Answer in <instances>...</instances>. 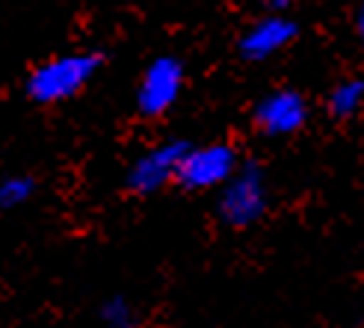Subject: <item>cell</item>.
I'll return each mask as SVG.
<instances>
[{
    "label": "cell",
    "mask_w": 364,
    "mask_h": 328,
    "mask_svg": "<svg viewBox=\"0 0 364 328\" xmlns=\"http://www.w3.org/2000/svg\"><path fill=\"white\" fill-rule=\"evenodd\" d=\"M104 53L101 50H71V53H57L45 62L36 65L27 80H24V95L39 104V106H53L77 98L83 89L98 77L104 68Z\"/></svg>",
    "instance_id": "obj_1"
},
{
    "label": "cell",
    "mask_w": 364,
    "mask_h": 328,
    "mask_svg": "<svg viewBox=\"0 0 364 328\" xmlns=\"http://www.w3.org/2000/svg\"><path fill=\"white\" fill-rule=\"evenodd\" d=\"M269 207V187L267 175L255 160L240 163V169L216 195V216L223 219L228 228H252L261 222Z\"/></svg>",
    "instance_id": "obj_2"
},
{
    "label": "cell",
    "mask_w": 364,
    "mask_h": 328,
    "mask_svg": "<svg viewBox=\"0 0 364 328\" xmlns=\"http://www.w3.org/2000/svg\"><path fill=\"white\" fill-rule=\"evenodd\" d=\"M187 83V65L175 53H160L142 68L136 83V113L142 119H160L178 104Z\"/></svg>",
    "instance_id": "obj_3"
},
{
    "label": "cell",
    "mask_w": 364,
    "mask_h": 328,
    "mask_svg": "<svg viewBox=\"0 0 364 328\" xmlns=\"http://www.w3.org/2000/svg\"><path fill=\"white\" fill-rule=\"evenodd\" d=\"M237 169H240V157H237V148H234V145H228V142L193 145L184 157V163H181L175 184L187 192L223 190Z\"/></svg>",
    "instance_id": "obj_4"
},
{
    "label": "cell",
    "mask_w": 364,
    "mask_h": 328,
    "mask_svg": "<svg viewBox=\"0 0 364 328\" xmlns=\"http://www.w3.org/2000/svg\"><path fill=\"white\" fill-rule=\"evenodd\" d=\"M190 148L193 145L187 139H166V142L154 145V148L142 151L124 172L127 192L149 198L160 190H166L169 184H175L178 169H181V163H184Z\"/></svg>",
    "instance_id": "obj_5"
},
{
    "label": "cell",
    "mask_w": 364,
    "mask_h": 328,
    "mask_svg": "<svg viewBox=\"0 0 364 328\" xmlns=\"http://www.w3.org/2000/svg\"><path fill=\"white\" fill-rule=\"evenodd\" d=\"M305 121H308V101L299 89L290 86L272 89L252 106V124L258 127V133L269 139L294 136L305 127Z\"/></svg>",
    "instance_id": "obj_6"
},
{
    "label": "cell",
    "mask_w": 364,
    "mask_h": 328,
    "mask_svg": "<svg viewBox=\"0 0 364 328\" xmlns=\"http://www.w3.org/2000/svg\"><path fill=\"white\" fill-rule=\"evenodd\" d=\"M299 35V24L290 15H261L255 24H249L237 42V53L246 62H264L276 57L279 50L294 45Z\"/></svg>",
    "instance_id": "obj_7"
},
{
    "label": "cell",
    "mask_w": 364,
    "mask_h": 328,
    "mask_svg": "<svg viewBox=\"0 0 364 328\" xmlns=\"http://www.w3.org/2000/svg\"><path fill=\"white\" fill-rule=\"evenodd\" d=\"M326 109L332 119H353L364 109V77H347L332 86L329 98H326Z\"/></svg>",
    "instance_id": "obj_8"
},
{
    "label": "cell",
    "mask_w": 364,
    "mask_h": 328,
    "mask_svg": "<svg viewBox=\"0 0 364 328\" xmlns=\"http://www.w3.org/2000/svg\"><path fill=\"white\" fill-rule=\"evenodd\" d=\"M39 184L33 175H6L0 177V213H12L18 207H24L30 198L36 195Z\"/></svg>",
    "instance_id": "obj_9"
},
{
    "label": "cell",
    "mask_w": 364,
    "mask_h": 328,
    "mask_svg": "<svg viewBox=\"0 0 364 328\" xmlns=\"http://www.w3.org/2000/svg\"><path fill=\"white\" fill-rule=\"evenodd\" d=\"M98 319L104 322V328H139V311L136 305L116 293L110 299H104L101 307H98Z\"/></svg>",
    "instance_id": "obj_10"
},
{
    "label": "cell",
    "mask_w": 364,
    "mask_h": 328,
    "mask_svg": "<svg viewBox=\"0 0 364 328\" xmlns=\"http://www.w3.org/2000/svg\"><path fill=\"white\" fill-rule=\"evenodd\" d=\"M355 30H358V39L364 42V4H361L358 15H355Z\"/></svg>",
    "instance_id": "obj_11"
}]
</instances>
